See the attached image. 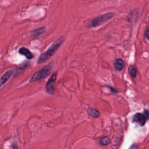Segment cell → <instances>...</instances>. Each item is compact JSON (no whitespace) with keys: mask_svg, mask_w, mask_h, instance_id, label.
<instances>
[{"mask_svg":"<svg viewBox=\"0 0 149 149\" xmlns=\"http://www.w3.org/2000/svg\"><path fill=\"white\" fill-rule=\"evenodd\" d=\"M64 38L62 37L55 41L45 52L41 55V56L39 57L37 63L38 64H40L46 62L48 59H49L56 52V51L61 47Z\"/></svg>","mask_w":149,"mask_h":149,"instance_id":"cell-1","label":"cell"},{"mask_svg":"<svg viewBox=\"0 0 149 149\" xmlns=\"http://www.w3.org/2000/svg\"><path fill=\"white\" fill-rule=\"evenodd\" d=\"M115 13L113 12H108L103 15H101L93 20L89 23L88 27L89 28H95L98 27L111 20L114 16Z\"/></svg>","mask_w":149,"mask_h":149,"instance_id":"cell-2","label":"cell"},{"mask_svg":"<svg viewBox=\"0 0 149 149\" xmlns=\"http://www.w3.org/2000/svg\"><path fill=\"white\" fill-rule=\"evenodd\" d=\"M52 69V63H50L45 66L42 69L36 72L30 78V82H34L37 80H39L45 76H48Z\"/></svg>","mask_w":149,"mask_h":149,"instance_id":"cell-3","label":"cell"},{"mask_svg":"<svg viewBox=\"0 0 149 149\" xmlns=\"http://www.w3.org/2000/svg\"><path fill=\"white\" fill-rule=\"evenodd\" d=\"M57 73H54L52 74L51 77L48 79L47 83L45 84L46 91L49 94H53L55 93L54 84L56 79Z\"/></svg>","mask_w":149,"mask_h":149,"instance_id":"cell-4","label":"cell"},{"mask_svg":"<svg viewBox=\"0 0 149 149\" xmlns=\"http://www.w3.org/2000/svg\"><path fill=\"white\" fill-rule=\"evenodd\" d=\"M147 118L144 113H136L133 116V121L135 123L139 124L141 126L144 125L146 122L148 120Z\"/></svg>","mask_w":149,"mask_h":149,"instance_id":"cell-5","label":"cell"},{"mask_svg":"<svg viewBox=\"0 0 149 149\" xmlns=\"http://www.w3.org/2000/svg\"><path fill=\"white\" fill-rule=\"evenodd\" d=\"M12 70H8L0 78V87L2 86L3 84H5L9 79L11 77L12 74H13Z\"/></svg>","mask_w":149,"mask_h":149,"instance_id":"cell-6","label":"cell"},{"mask_svg":"<svg viewBox=\"0 0 149 149\" xmlns=\"http://www.w3.org/2000/svg\"><path fill=\"white\" fill-rule=\"evenodd\" d=\"M19 52L20 54L25 56L28 59H31L33 58V54L31 52V51L29 49L26 48H24V47L20 48L19 50Z\"/></svg>","mask_w":149,"mask_h":149,"instance_id":"cell-7","label":"cell"},{"mask_svg":"<svg viewBox=\"0 0 149 149\" xmlns=\"http://www.w3.org/2000/svg\"><path fill=\"white\" fill-rule=\"evenodd\" d=\"M114 67L117 71L122 70L125 67L124 61L121 59H116L114 63Z\"/></svg>","mask_w":149,"mask_h":149,"instance_id":"cell-8","label":"cell"},{"mask_svg":"<svg viewBox=\"0 0 149 149\" xmlns=\"http://www.w3.org/2000/svg\"><path fill=\"white\" fill-rule=\"evenodd\" d=\"M46 31V28L45 27H40L38 29H36L31 32V37H37L42 34H43Z\"/></svg>","mask_w":149,"mask_h":149,"instance_id":"cell-9","label":"cell"},{"mask_svg":"<svg viewBox=\"0 0 149 149\" xmlns=\"http://www.w3.org/2000/svg\"><path fill=\"white\" fill-rule=\"evenodd\" d=\"M138 15V10L135 9L133 10V11H132L130 13H129V20L130 22H131L132 20L133 22L135 21V19H136L137 16Z\"/></svg>","mask_w":149,"mask_h":149,"instance_id":"cell-10","label":"cell"},{"mask_svg":"<svg viewBox=\"0 0 149 149\" xmlns=\"http://www.w3.org/2000/svg\"><path fill=\"white\" fill-rule=\"evenodd\" d=\"M88 114L90 116L93 118H97L100 115V112L98 110H97L95 108H90L89 109L88 111Z\"/></svg>","mask_w":149,"mask_h":149,"instance_id":"cell-11","label":"cell"},{"mask_svg":"<svg viewBox=\"0 0 149 149\" xmlns=\"http://www.w3.org/2000/svg\"><path fill=\"white\" fill-rule=\"evenodd\" d=\"M111 142V139L107 137V136H105L102 138L101 139L100 141V144L101 146H107L108 144H109Z\"/></svg>","mask_w":149,"mask_h":149,"instance_id":"cell-12","label":"cell"},{"mask_svg":"<svg viewBox=\"0 0 149 149\" xmlns=\"http://www.w3.org/2000/svg\"><path fill=\"white\" fill-rule=\"evenodd\" d=\"M129 73H130V74L133 77H136L137 76V70L136 68L133 66H130L129 68Z\"/></svg>","mask_w":149,"mask_h":149,"instance_id":"cell-13","label":"cell"},{"mask_svg":"<svg viewBox=\"0 0 149 149\" xmlns=\"http://www.w3.org/2000/svg\"><path fill=\"white\" fill-rule=\"evenodd\" d=\"M145 36H146V38H147V40H148V29L147 28L145 31Z\"/></svg>","mask_w":149,"mask_h":149,"instance_id":"cell-14","label":"cell"},{"mask_svg":"<svg viewBox=\"0 0 149 149\" xmlns=\"http://www.w3.org/2000/svg\"><path fill=\"white\" fill-rule=\"evenodd\" d=\"M108 87L110 88V90H111V91H112V92H113V93H118V91H117V90H116V89H115V88H113V87H109V86H108Z\"/></svg>","mask_w":149,"mask_h":149,"instance_id":"cell-15","label":"cell"},{"mask_svg":"<svg viewBox=\"0 0 149 149\" xmlns=\"http://www.w3.org/2000/svg\"><path fill=\"white\" fill-rule=\"evenodd\" d=\"M137 147H138V146H137L136 144H133V146H131V147L130 148V149H137Z\"/></svg>","mask_w":149,"mask_h":149,"instance_id":"cell-16","label":"cell"}]
</instances>
